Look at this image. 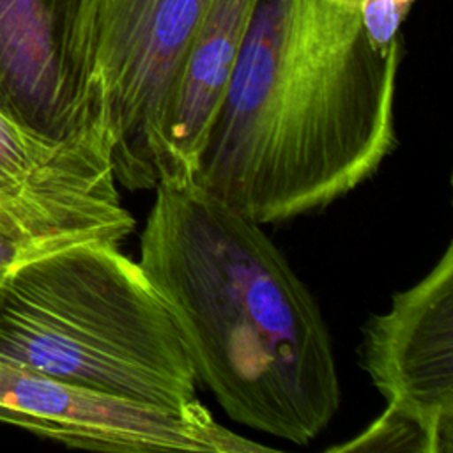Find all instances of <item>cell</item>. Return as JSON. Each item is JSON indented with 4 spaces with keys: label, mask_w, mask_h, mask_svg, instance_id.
<instances>
[{
    "label": "cell",
    "mask_w": 453,
    "mask_h": 453,
    "mask_svg": "<svg viewBox=\"0 0 453 453\" xmlns=\"http://www.w3.org/2000/svg\"><path fill=\"white\" fill-rule=\"evenodd\" d=\"M400 60L359 0H257L195 180L260 225L329 207L398 143Z\"/></svg>",
    "instance_id": "6da1fadb"
},
{
    "label": "cell",
    "mask_w": 453,
    "mask_h": 453,
    "mask_svg": "<svg viewBox=\"0 0 453 453\" xmlns=\"http://www.w3.org/2000/svg\"><path fill=\"white\" fill-rule=\"evenodd\" d=\"M140 235L143 273L200 380L230 419L297 446L342 388L322 311L264 225L193 177L163 179Z\"/></svg>",
    "instance_id": "7a4b0ae2"
},
{
    "label": "cell",
    "mask_w": 453,
    "mask_h": 453,
    "mask_svg": "<svg viewBox=\"0 0 453 453\" xmlns=\"http://www.w3.org/2000/svg\"><path fill=\"white\" fill-rule=\"evenodd\" d=\"M0 368L179 409L196 377L142 265L110 241L73 242L0 283Z\"/></svg>",
    "instance_id": "3957f363"
},
{
    "label": "cell",
    "mask_w": 453,
    "mask_h": 453,
    "mask_svg": "<svg viewBox=\"0 0 453 453\" xmlns=\"http://www.w3.org/2000/svg\"><path fill=\"white\" fill-rule=\"evenodd\" d=\"M212 0H97L87 106L106 124L115 179L154 189L161 129L184 60Z\"/></svg>",
    "instance_id": "277c9868"
},
{
    "label": "cell",
    "mask_w": 453,
    "mask_h": 453,
    "mask_svg": "<svg viewBox=\"0 0 453 453\" xmlns=\"http://www.w3.org/2000/svg\"><path fill=\"white\" fill-rule=\"evenodd\" d=\"M0 421L69 448L117 453H258L196 398L170 409L53 377L0 368Z\"/></svg>",
    "instance_id": "5b68a950"
},
{
    "label": "cell",
    "mask_w": 453,
    "mask_h": 453,
    "mask_svg": "<svg viewBox=\"0 0 453 453\" xmlns=\"http://www.w3.org/2000/svg\"><path fill=\"white\" fill-rule=\"evenodd\" d=\"M359 363L384 412L412 425L426 453L453 451V244L388 311L361 329Z\"/></svg>",
    "instance_id": "8992f818"
},
{
    "label": "cell",
    "mask_w": 453,
    "mask_h": 453,
    "mask_svg": "<svg viewBox=\"0 0 453 453\" xmlns=\"http://www.w3.org/2000/svg\"><path fill=\"white\" fill-rule=\"evenodd\" d=\"M97 0H0V115L67 138L97 120L87 106Z\"/></svg>",
    "instance_id": "52a82bcc"
},
{
    "label": "cell",
    "mask_w": 453,
    "mask_h": 453,
    "mask_svg": "<svg viewBox=\"0 0 453 453\" xmlns=\"http://www.w3.org/2000/svg\"><path fill=\"white\" fill-rule=\"evenodd\" d=\"M257 0H212L184 60L161 129L163 179L193 177L226 94Z\"/></svg>",
    "instance_id": "ba28073f"
},
{
    "label": "cell",
    "mask_w": 453,
    "mask_h": 453,
    "mask_svg": "<svg viewBox=\"0 0 453 453\" xmlns=\"http://www.w3.org/2000/svg\"><path fill=\"white\" fill-rule=\"evenodd\" d=\"M120 198L104 122L48 138L0 115V196Z\"/></svg>",
    "instance_id": "9c48e42d"
},
{
    "label": "cell",
    "mask_w": 453,
    "mask_h": 453,
    "mask_svg": "<svg viewBox=\"0 0 453 453\" xmlns=\"http://www.w3.org/2000/svg\"><path fill=\"white\" fill-rule=\"evenodd\" d=\"M134 223L120 198L0 196V283L25 260L73 242L120 244Z\"/></svg>",
    "instance_id": "30bf717a"
},
{
    "label": "cell",
    "mask_w": 453,
    "mask_h": 453,
    "mask_svg": "<svg viewBox=\"0 0 453 453\" xmlns=\"http://www.w3.org/2000/svg\"><path fill=\"white\" fill-rule=\"evenodd\" d=\"M416 0H359V14L372 46L388 55L402 44V25Z\"/></svg>",
    "instance_id": "8fae6325"
}]
</instances>
